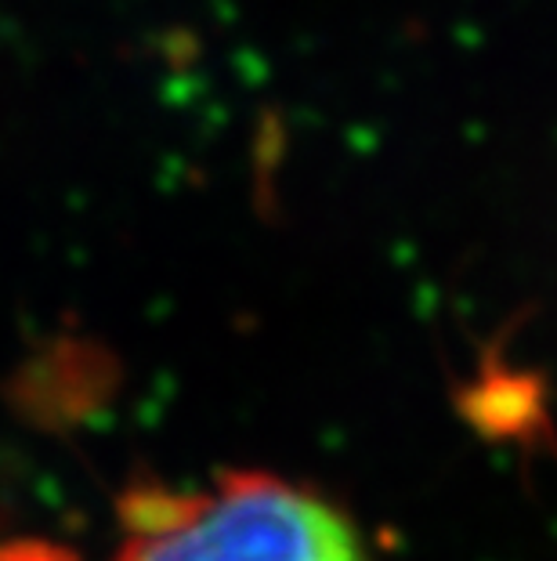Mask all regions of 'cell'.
Instances as JSON below:
<instances>
[{
	"label": "cell",
	"instance_id": "6da1fadb",
	"mask_svg": "<svg viewBox=\"0 0 557 561\" xmlns=\"http://www.w3.org/2000/svg\"><path fill=\"white\" fill-rule=\"evenodd\" d=\"M109 561H370V547L318 489L229 474L193 489H135Z\"/></svg>",
	"mask_w": 557,
	"mask_h": 561
},
{
	"label": "cell",
	"instance_id": "7a4b0ae2",
	"mask_svg": "<svg viewBox=\"0 0 557 561\" xmlns=\"http://www.w3.org/2000/svg\"><path fill=\"white\" fill-rule=\"evenodd\" d=\"M0 561H66V554L51 543H11L0 547Z\"/></svg>",
	"mask_w": 557,
	"mask_h": 561
}]
</instances>
